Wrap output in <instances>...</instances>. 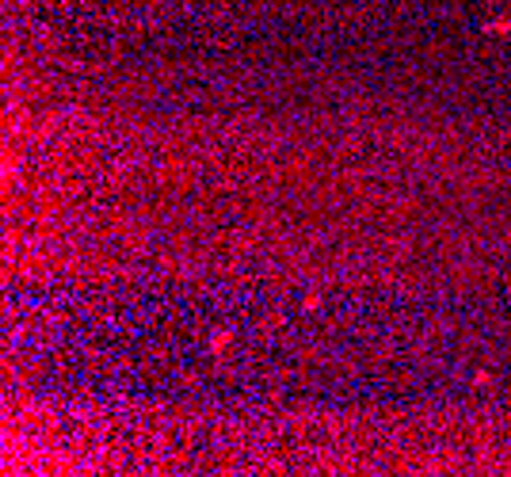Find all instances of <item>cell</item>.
Here are the masks:
<instances>
[{
    "instance_id": "cell-2",
    "label": "cell",
    "mask_w": 511,
    "mask_h": 477,
    "mask_svg": "<svg viewBox=\"0 0 511 477\" xmlns=\"http://www.w3.org/2000/svg\"><path fill=\"white\" fill-rule=\"evenodd\" d=\"M229 344H233V332H229V329H221V332H214V336H210V351H214V355H221Z\"/></svg>"
},
{
    "instance_id": "cell-3",
    "label": "cell",
    "mask_w": 511,
    "mask_h": 477,
    "mask_svg": "<svg viewBox=\"0 0 511 477\" xmlns=\"http://www.w3.org/2000/svg\"><path fill=\"white\" fill-rule=\"evenodd\" d=\"M473 386H477V390H481V386L488 390V386H496V378H492L488 370H477V374H473Z\"/></svg>"
},
{
    "instance_id": "cell-1",
    "label": "cell",
    "mask_w": 511,
    "mask_h": 477,
    "mask_svg": "<svg viewBox=\"0 0 511 477\" xmlns=\"http://www.w3.org/2000/svg\"><path fill=\"white\" fill-rule=\"evenodd\" d=\"M481 31H485V35L511 38V19H488V23H481Z\"/></svg>"
}]
</instances>
